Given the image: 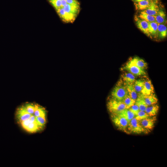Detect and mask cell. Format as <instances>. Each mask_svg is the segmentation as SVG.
<instances>
[{"label":"cell","mask_w":167,"mask_h":167,"mask_svg":"<svg viewBox=\"0 0 167 167\" xmlns=\"http://www.w3.org/2000/svg\"><path fill=\"white\" fill-rule=\"evenodd\" d=\"M127 133L141 134L148 132L141 125L140 121L135 118L132 119L129 122L127 128Z\"/></svg>","instance_id":"obj_5"},{"label":"cell","mask_w":167,"mask_h":167,"mask_svg":"<svg viewBox=\"0 0 167 167\" xmlns=\"http://www.w3.org/2000/svg\"><path fill=\"white\" fill-rule=\"evenodd\" d=\"M148 1H151V2H157L158 0H147Z\"/></svg>","instance_id":"obj_35"},{"label":"cell","mask_w":167,"mask_h":167,"mask_svg":"<svg viewBox=\"0 0 167 167\" xmlns=\"http://www.w3.org/2000/svg\"><path fill=\"white\" fill-rule=\"evenodd\" d=\"M61 20L65 23H73L81 10L80 4H72L66 0H60L58 6L54 9Z\"/></svg>","instance_id":"obj_1"},{"label":"cell","mask_w":167,"mask_h":167,"mask_svg":"<svg viewBox=\"0 0 167 167\" xmlns=\"http://www.w3.org/2000/svg\"><path fill=\"white\" fill-rule=\"evenodd\" d=\"M28 120L30 124L32 123L36 122V117L34 115H33L32 114L30 118Z\"/></svg>","instance_id":"obj_33"},{"label":"cell","mask_w":167,"mask_h":167,"mask_svg":"<svg viewBox=\"0 0 167 167\" xmlns=\"http://www.w3.org/2000/svg\"><path fill=\"white\" fill-rule=\"evenodd\" d=\"M32 115L27 111L24 106L19 108L16 113L17 118L21 122L28 119Z\"/></svg>","instance_id":"obj_9"},{"label":"cell","mask_w":167,"mask_h":167,"mask_svg":"<svg viewBox=\"0 0 167 167\" xmlns=\"http://www.w3.org/2000/svg\"><path fill=\"white\" fill-rule=\"evenodd\" d=\"M34 115L35 117L46 116V111L45 109L41 106L36 105Z\"/></svg>","instance_id":"obj_25"},{"label":"cell","mask_w":167,"mask_h":167,"mask_svg":"<svg viewBox=\"0 0 167 167\" xmlns=\"http://www.w3.org/2000/svg\"><path fill=\"white\" fill-rule=\"evenodd\" d=\"M127 95L128 93L125 85L122 80L116 84L111 93L112 98L121 101Z\"/></svg>","instance_id":"obj_2"},{"label":"cell","mask_w":167,"mask_h":167,"mask_svg":"<svg viewBox=\"0 0 167 167\" xmlns=\"http://www.w3.org/2000/svg\"><path fill=\"white\" fill-rule=\"evenodd\" d=\"M135 104L139 108V110L145 111L148 106L146 104L143 100L140 94L135 100Z\"/></svg>","instance_id":"obj_22"},{"label":"cell","mask_w":167,"mask_h":167,"mask_svg":"<svg viewBox=\"0 0 167 167\" xmlns=\"http://www.w3.org/2000/svg\"><path fill=\"white\" fill-rule=\"evenodd\" d=\"M155 118H151L150 117L140 121L142 126L148 131L152 129L154 126Z\"/></svg>","instance_id":"obj_10"},{"label":"cell","mask_w":167,"mask_h":167,"mask_svg":"<svg viewBox=\"0 0 167 167\" xmlns=\"http://www.w3.org/2000/svg\"><path fill=\"white\" fill-rule=\"evenodd\" d=\"M143 0H134L133 1L134 2H137L141 1Z\"/></svg>","instance_id":"obj_34"},{"label":"cell","mask_w":167,"mask_h":167,"mask_svg":"<svg viewBox=\"0 0 167 167\" xmlns=\"http://www.w3.org/2000/svg\"><path fill=\"white\" fill-rule=\"evenodd\" d=\"M27 111L30 114H34L36 107V105L28 103L24 106Z\"/></svg>","instance_id":"obj_30"},{"label":"cell","mask_w":167,"mask_h":167,"mask_svg":"<svg viewBox=\"0 0 167 167\" xmlns=\"http://www.w3.org/2000/svg\"><path fill=\"white\" fill-rule=\"evenodd\" d=\"M137 16L148 22H156L155 16L149 15L142 11Z\"/></svg>","instance_id":"obj_23"},{"label":"cell","mask_w":167,"mask_h":167,"mask_svg":"<svg viewBox=\"0 0 167 167\" xmlns=\"http://www.w3.org/2000/svg\"><path fill=\"white\" fill-rule=\"evenodd\" d=\"M139 94L148 106L156 104L158 102V99L154 94L148 95H143L141 93Z\"/></svg>","instance_id":"obj_12"},{"label":"cell","mask_w":167,"mask_h":167,"mask_svg":"<svg viewBox=\"0 0 167 167\" xmlns=\"http://www.w3.org/2000/svg\"><path fill=\"white\" fill-rule=\"evenodd\" d=\"M150 117L147 113L143 111L139 110L135 118L139 121Z\"/></svg>","instance_id":"obj_28"},{"label":"cell","mask_w":167,"mask_h":167,"mask_svg":"<svg viewBox=\"0 0 167 167\" xmlns=\"http://www.w3.org/2000/svg\"><path fill=\"white\" fill-rule=\"evenodd\" d=\"M126 107L129 109L135 103V101L127 95L122 101Z\"/></svg>","instance_id":"obj_26"},{"label":"cell","mask_w":167,"mask_h":167,"mask_svg":"<svg viewBox=\"0 0 167 167\" xmlns=\"http://www.w3.org/2000/svg\"><path fill=\"white\" fill-rule=\"evenodd\" d=\"M21 123L22 127L25 129H26L30 124L28 119L22 121Z\"/></svg>","instance_id":"obj_32"},{"label":"cell","mask_w":167,"mask_h":167,"mask_svg":"<svg viewBox=\"0 0 167 167\" xmlns=\"http://www.w3.org/2000/svg\"><path fill=\"white\" fill-rule=\"evenodd\" d=\"M159 110V106L156 104L148 106L145 111L150 117H153L158 113Z\"/></svg>","instance_id":"obj_18"},{"label":"cell","mask_w":167,"mask_h":167,"mask_svg":"<svg viewBox=\"0 0 167 167\" xmlns=\"http://www.w3.org/2000/svg\"><path fill=\"white\" fill-rule=\"evenodd\" d=\"M129 109L134 114L135 116L139 111V107L135 104L129 108Z\"/></svg>","instance_id":"obj_31"},{"label":"cell","mask_w":167,"mask_h":167,"mask_svg":"<svg viewBox=\"0 0 167 167\" xmlns=\"http://www.w3.org/2000/svg\"><path fill=\"white\" fill-rule=\"evenodd\" d=\"M157 3V2H153L147 9L142 11L149 15L155 16L160 9Z\"/></svg>","instance_id":"obj_13"},{"label":"cell","mask_w":167,"mask_h":167,"mask_svg":"<svg viewBox=\"0 0 167 167\" xmlns=\"http://www.w3.org/2000/svg\"><path fill=\"white\" fill-rule=\"evenodd\" d=\"M148 30L151 37L154 38L158 37V25L156 22H148Z\"/></svg>","instance_id":"obj_15"},{"label":"cell","mask_w":167,"mask_h":167,"mask_svg":"<svg viewBox=\"0 0 167 167\" xmlns=\"http://www.w3.org/2000/svg\"><path fill=\"white\" fill-rule=\"evenodd\" d=\"M155 17L156 22L158 24H165L166 23V14L163 10L160 9Z\"/></svg>","instance_id":"obj_17"},{"label":"cell","mask_w":167,"mask_h":167,"mask_svg":"<svg viewBox=\"0 0 167 167\" xmlns=\"http://www.w3.org/2000/svg\"><path fill=\"white\" fill-rule=\"evenodd\" d=\"M134 20L138 28L147 36L151 37L148 30V22L137 15L134 16Z\"/></svg>","instance_id":"obj_6"},{"label":"cell","mask_w":167,"mask_h":167,"mask_svg":"<svg viewBox=\"0 0 167 167\" xmlns=\"http://www.w3.org/2000/svg\"><path fill=\"white\" fill-rule=\"evenodd\" d=\"M107 107L111 114L118 113L127 109L122 101H118L112 98L108 101Z\"/></svg>","instance_id":"obj_3"},{"label":"cell","mask_w":167,"mask_h":167,"mask_svg":"<svg viewBox=\"0 0 167 167\" xmlns=\"http://www.w3.org/2000/svg\"><path fill=\"white\" fill-rule=\"evenodd\" d=\"M153 2H154L144 0L139 2H134V5L136 10L143 11L147 9Z\"/></svg>","instance_id":"obj_14"},{"label":"cell","mask_w":167,"mask_h":167,"mask_svg":"<svg viewBox=\"0 0 167 167\" xmlns=\"http://www.w3.org/2000/svg\"><path fill=\"white\" fill-rule=\"evenodd\" d=\"M41 127L36 122L29 124L26 130L30 132H34L37 131Z\"/></svg>","instance_id":"obj_27"},{"label":"cell","mask_w":167,"mask_h":167,"mask_svg":"<svg viewBox=\"0 0 167 167\" xmlns=\"http://www.w3.org/2000/svg\"><path fill=\"white\" fill-rule=\"evenodd\" d=\"M144 80L139 79L135 80L133 84L134 88L137 93H140L143 87Z\"/></svg>","instance_id":"obj_24"},{"label":"cell","mask_w":167,"mask_h":167,"mask_svg":"<svg viewBox=\"0 0 167 167\" xmlns=\"http://www.w3.org/2000/svg\"><path fill=\"white\" fill-rule=\"evenodd\" d=\"M117 114H118L124 117L129 122L135 117L134 114L129 109H126Z\"/></svg>","instance_id":"obj_21"},{"label":"cell","mask_w":167,"mask_h":167,"mask_svg":"<svg viewBox=\"0 0 167 167\" xmlns=\"http://www.w3.org/2000/svg\"><path fill=\"white\" fill-rule=\"evenodd\" d=\"M154 93V88L151 80L149 79L144 80L143 87L140 93L143 95H148Z\"/></svg>","instance_id":"obj_8"},{"label":"cell","mask_w":167,"mask_h":167,"mask_svg":"<svg viewBox=\"0 0 167 167\" xmlns=\"http://www.w3.org/2000/svg\"><path fill=\"white\" fill-rule=\"evenodd\" d=\"M122 69L128 71L134 76L144 75L146 74L144 70L127 62Z\"/></svg>","instance_id":"obj_7"},{"label":"cell","mask_w":167,"mask_h":167,"mask_svg":"<svg viewBox=\"0 0 167 167\" xmlns=\"http://www.w3.org/2000/svg\"><path fill=\"white\" fill-rule=\"evenodd\" d=\"M127 62L143 70L146 69L148 66L147 63L144 60L137 57L131 58Z\"/></svg>","instance_id":"obj_11"},{"label":"cell","mask_w":167,"mask_h":167,"mask_svg":"<svg viewBox=\"0 0 167 167\" xmlns=\"http://www.w3.org/2000/svg\"><path fill=\"white\" fill-rule=\"evenodd\" d=\"M111 119L118 129L127 133V128L129 122L126 119L118 114H111Z\"/></svg>","instance_id":"obj_4"},{"label":"cell","mask_w":167,"mask_h":167,"mask_svg":"<svg viewBox=\"0 0 167 167\" xmlns=\"http://www.w3.org/2000/svg\"><path fill=\"white\" fill-rule=\"evenodd\" d=\"M132 0L133 1H134V0Z\"/></svg>","instance_id":"obj_36"},{"label":"cell","mask_w":167,"mask_h":167,"mask_svg":"<svg viewBox=\"0 0 167 167\" xmlns=\"http://www.w3.org/2000/svg\"><path fill=\"white\" fill-rule=\"evenodd\" d=\"M158 37L160 39H164L167 35V28L165 24H158Z\"/></svg>","instance_id":"obj_20"},{"label":"cell","mask_w":167,"mask_h":167,"mask_svg":"<svg viewBox=\"0 0 167 167\" xmlns=\"http://www.w3.org/2000/svg\"><path fill=\"white\" fill-rule=\"evenodd\" d=\"M36 120L37 123L41 127L44 126L46 123L45 117H36Z\"/></svg>","instance_id":"obj_29"},{"label":"cell","mask_w":167,"mask_h":167,"mask_svg":"<svg viewBox=\"0 0 167 167\" xmlns=\"http://www.w3.org/2000/svg\"><path fill=\"white\" fill-rule=\"evenodd\" d=\"M121 80L124 84H133L135 80V76L132 74L125 73L121 75Z\"/></svg>","instance_id":"obj_16"},{"label":"cell","mask_w":167,"mask_h":167,"mask_svg":"<svg viewBox=\"0 0 167 167\" xmlns=\"http://www.w3.org/2000/svg\"><path fill=\"white\" fill-rule=\"evenodd\" d=\"M124 84L127 90L128 95L131 98L135 101L138 97V95L134 88L133 84Z\"/></svg>","instance_id":"obj_19"}]
</instances>
